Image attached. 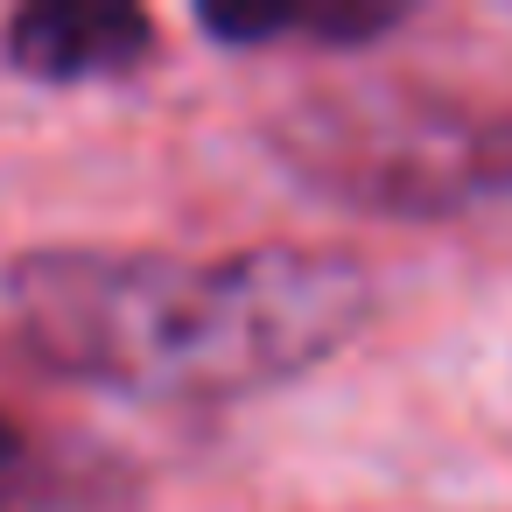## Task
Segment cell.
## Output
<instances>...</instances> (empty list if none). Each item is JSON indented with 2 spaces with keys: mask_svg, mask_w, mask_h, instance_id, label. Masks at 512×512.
Segmentation results:
<instances>
[{
  "mask_svg": "<svg viewBox=\"0 0 512 512\" xmlns=\"http://www.w3.org/2000/svg\"><path fill=\"white\" fill-rule=\"evenodd\" d=\"M8 302L57 372L127 393H260L323 365L372 309V281L344 253L260 246L239 260L169 253H29Z\"/></svg>",
  "mask_w": 512,
  "mask_h": 512,
  "instance_id": "1",
  "label": "cell"
},
{
  "mask_svg": "<svg viewBox=\"0 0 512 512\" xmlns=\"http://www.w3.org/2000/svg\"><path fill=\"white\" fill-rule=\"evenodd\" d=\"M281 155L344 204L449 211L470 197V127L414 92H330L281 120Z\"/></svg>",
  "mask_w": 512,
  "mask_h": 512,
  "instance_id": "2",
  "label": "cell"
},
{
  "mask_svg": "<svg viewBox=\"0 0 512 512\" xmlns=\"http://www.w3.org/2000/svg\"><path fill=\"white\" fill-rule=\"evenodd\" d=\"M148 57V15L127 0H43L8 22V64L50 85L120 78Z\"/></svg>",
  "mask_w": 512,
  "mask_h": 512,
  "instance_id": "3",
  "label": "cell"
},
{
  "mask_svg": "<svg viewBox=\"0 0 512 512\" xmlns=\"http://www.w3.org/2000/svg\"><path fill=\"white\" fill-rule=\"evenodd\" d=\"M470 190L512 197V120L470 127Z\"/></svg>",
  "mask_w": 512,
  "mask_h": 512,
  "instance_id": "4",
  "label": "cell"
},
{
  "mask_svg": "<svg viewBox=\"0 0 512 512\" xmlns=\"http://www.w3.org/2000/svg\"><path fill=\"white\" fill-rule=\"evenodd\" d=\"M15 463H22V435H15V421H8V414H0V477H8Z\"/></svg>",
  "mask_w": 512,
  "mask_h": 512,
  "instance_id": "5",
  "label": "cell"
}]
</instances>
